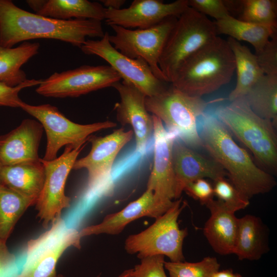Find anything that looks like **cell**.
Listing matches in <instances>:
<instances>
[{
  "label": "cell",
  "mask_w": 277,
  "mask_h": 277,
  "mask_svg": "<svg viewBox=\"0 0 277 277\" xmlns=\"http://www.w3.org/2000/svg\"><path fill=\"white\" fill-rule=\"evenodd\" d=\"M101 21L58 20L20 8L10 0H0V46L12 48L34 39H57L80 48L87 37L102 38Z\"/></svg>",
  "instance_id": "obj_1"
},
{
  "label": "cell",
  "mask_w": 277,
  "mask_h": 277,
  "mask_svg": "<svg viewBox=\"0 0 277 277\" xmlns=\"http://www.w3.org/2000/svg\"><path fill=\"white\" fill-rule=\"evenodd\" d=\"M199 135L201 145L225 170L230 183L245 197L249 200L255 195L268 192L275 186L273 176L254 163L218 119L207 118Z\"/></svg>",
  "instance_id": "obj_2"
},
{
  "label": "cell",
  "mask_w": 277,
  "mask_h": 277,
  "mask_svg": "<svg viewBox=\"0 0 277 277\" xmlns=\"http://www.w3.org/2000/svg\"><path fill=\"white\" fill-rule=\"evenodd\" d=\"M235 70L227 41L217 36L182 64L170 84L185 93L202 97L228 84Z\"/></svg>",
  "instance_id": "obj_3"
},
{
  "label": "cell",
  "mask_w": 277,
  "mask_h": 277,
  "mask_svg": "<svg viewBox=\"0 0 277 277\" xmlns=\"http://www.w3.org/2000/svg\"><path fill=\"white\" fill-rule=\"evenodd\" d=\"M217 119L252 153L261 168L277 171L276 126L257 115L245 97L236 99L218 109Z\"/></svg>",
  "instance_id": "obj_4"
},
{
  "label": "cell",
  "mask_w": 277,
  "mask_h": 277,
  "mask_svg": "<svg viewBox=\"0 0 277 277\" xmlns=\"http://www.w3.org/2000/svg\"><path fill=\"white\" fill-rule=\"evenodd\" d=\"M217 36L214 23L189 7L177 17L160 58L166 81L171 83L182 64Z\"/></svg>",
  "instance_id": "obj_5"
},
{
  "label": "cell",
  "mask_w": 277,
  "mask_h": 277,
  "mask_svg": "<svg viewBox=\"0 0 277 277\" xmlns=\"http://www.w3.org/2000/svg\"><path fill=\"white\" fill-rule=\"evenodd\" d=\"M181 203L182 199L173 201L172 206L155 219L151 226L138 233L129 235L125 243L127 252L136 254L140 259L163 255L169 258L171 262L184 261L183 244L188 235V230L180 228L177 219L187 203Z\"/></svg>",
  "instance_id": "obj_6"
},
{
  "label": "cell",
  "mask_w": 277,
  "mask_h": 277,
  "mask_svg": "<svg viewBox=\"0 0 277 277\" xmlns=\"http://www.w3.org/2000/svg\"><path fill=\"white\" fill-rule=\"evenodd\" d=\"M145 105L149 113L177 131L184 141L193 145H201L196 121L207 106L202 97L185 93L171 84L156 95L146 96Z\"/></svg>",
  "instance_id": "obj_7"
},
{
  "label": "cell",
  "mask_w": 277,
  "mask_h": 277,
  "mask_svg": "<svg viewBox=\"0 0 277 277\" xmlns=\"http://www.w3.org/2000/svg\"><path fill=\"white\" fill-rule=\"evenodd\" d=\"M81 239L79 231L59 218L49 229L27 242L25 261L17 277H55L63 253L70 247L80 249Z\"/></svg>",
  "instance_id": "obj_8"
},
{
  "label": "cell",
  "mask_w": 277,
  "mask_h": 277,
  "mask_svg": "<svg viewBox=\"0 0 277 277\" xmlns=\"http://www.w3.org/2000/svg\"><path fill=\"white\" fill-rule=\"evenodd\" d=\"M19 108L37 119L45 131L47 145L42 159L45 161L56 159L58 151L64 146H82L92 133L116 125L109 121L86 125L77 124L67 118L56 107L49 104L32 105L23 101Z\"/></svg>",
  "instance_id": "obj_9"
},
{
  "label": "cell",
  "mask_w": 277,
  "mask_h": 277,
  "mask_svg": "<svg viewBox=\"0 0 277 277\" xmlns=\"http://www.w3.org/2000/svg\"><path fill=\"white\" fill-rule=\"evenodd\" d=\"M177 18L175 17L168 18L146 29H131L111 26L114 33L109 34V40L113 46L124 55L132 58L143 60L156 77L166 82L160 68L159 61Z\"/></svg>",
  "instance_id": "obj_10"
},
{
  "label": "cell",
  "mask_w": 277,
  "mask_h": 277,
  "mask_svg": "<svg viewBox=\"0 0 277 277\" xmlns=\"http://www.w3.org/2000/svg\"><path fill=\"white\" fill-rule=\"evenodd\" d=\"M84 146L74 148L66 146L58 157L51 161L41 159L45 177L42 190L35 205L37 216L45 228L61 217L62 211L70 206V198L65 193L66 182Z\"/></svg>",
  "instance_id": "obj_11"
},
{
  "label": "cell",
  "mask_w": 277,
  "mask_h": 277,
  "mask_svg": "<svg viewBox=\"0 0 277 277\" xmlns=\"http://www.w3.org/2000/svg\"><path fill=\"white\" fill-rule=\"evenodd\" d=\"M122 80L110 66L83 65L54 72L42 80L36 89L39 95L50 97H78L101 89L112 87Z\"/></svg>",
  "instance_id": "obj_12"
},
{
  "label": "cell",
  "mask_w": 277,
  "mask_h": 277,
  "mask_svg": "<svg viewBox=\"0 0 277 277\" xmlns=\"http://www.w3.org/2000/svg\"><path fill=\"white\" fill-rule=\"evenodd\" d=\"M86 54L99 56L107 62L121 76L150 97L160 93L169 83L156 77L149 66L142 58H132L117 50L109 40L106 32L100 39H87L80 48Z\"/></svg>",
  "instance_id": "obj_13"
},
{
  "label": "cell",
  "mask_w": 277,
  "mask_h": 277,
  "mask_svg": "<svg viewBox=\"0 0 277 277\" xmlns=\"http://www.w3.org/2000/svg\"><path fill=\"white\" fill-rule=\"evenodd\" d=\"M132 130L125 131L118 129L105 136L91 135L89 153L75 162L73 169H85L88 172V191L94 192L109 178L114 162L121 150L132 139Z\"/></svg>",
  "instance_id": "obj_14"
},
{
  "label": "cell",
  "mask_w": 277,
  "mask_h": 277,
  "mask_svg": "<svg viewBox=\"0 0 277 277\" xmlns=\"http://www.w3.org/2000/svg\"><path fill=\"white\" fill-rule=\"evenodd\" d=\"M154 157L147 189L153 192L156 203L168 210L174 199L175 176L172 148L174 138L166 130L162 121L154 115Z\"/></svg>",
  "instance_id": "obj_15"
},
{
  "label": "cell",
  "mask_w": 277,
  "mask_h": 277,
  "mask_svg": "<svg viewBox=\"0 0 277 277\" xmlns=\"http://www.w3.org/2000/svg\"><path fill=\"white\" fill-rule=\"evenodd\" d=\"M189 7L188 0L169 3L159 0H134L126 8L106 9L104 20L110 26L146 29L168 18L179 17Z\"/></svg>",
  "instance_id": "obj_16"
},
{
  "label": "cell",
  "mask_w": 277,
  "mask_h": 277,
  "mask_svg": "<svg viewBox=\"0 0 277 277\" xmlns=\"http://www.w3.org/2000/svg\"><path fill=\"white\" fill-rule=\"evenodd\" d=\"M119 94L120 101L114 106L116 118L122 125L132 128L136 142V151L143 152L153 133L152 115L147 111L146 96L132 84L124 81L112 86Z\"/></svg>",
  "instance_id": "obj_17"
},
{
  "label": "cell",
  "mask_w": 277,
  "mask_h": 277,
  "mask_svg": "<svg viewBox=\"0 0 277 277\" xmlns=\"http://www.w3.org/2000/svg\"><path fill=\"white\" fill-rule=\"evenodd\" d=\"M172 160L175 200L180 197L188 185L196 180L207 177L214 182L227 175L215 160L201 155L178 141L174 142Z\"/></svg>",
  "instance_id": "obj_18"
},
{
  "label": "cell",
  "mask_w": 277,
  "mask_h": 277,
  "mask_svg": "<svg viewBox=\"0 0 277 277\" xmlns=\"http://www.w3.org/2000/svg\"><path fill=\"white\" fill-rule=\"evenodd\" d=\"M43 127L37 121L25 119L14 129L0 136L2 165L36 162Z\"/></svg>",
  "instance_id": "obj_19"
},
{
  "label": "cell",
  "mask_w": 277,
  "mask_h": 277,
  "mask_svg": "<svg viewBox=\"0 0 277 277\" xmlns=\"http://www.w3.org/2000/svg\"><path fill=\"white\" fill-rule=\"evenodd\" d=\"M167 210L155 202L152 191L146 189L137 199L120 211L110 213L96 225L87 226L79 231L81 238L91 235L120 234L129 223L143 217L156 219Z\"/></svg>",
  "instance_id": "obj_20"
},
{
  "label": "cell",
  "mask_w": 277,
  "mask_h": 277,
  "mask_svg": "<svg viewBox=\"0 0 277 277\" xmlns=\"http://www.w3.org/2000/svg\"><path fill=\"white\" fill-rule=\"evenodd\" d=\"M205 205L210 212L204 234L212 249L221 255L233 253L238 228L235 211L223 202L213 199Z\"/></svg>",
  "instance_id": "obj_21"
},
{
  "label": "cell",
  "mask_w": 277,
  "mask_h": 277,
  "mask_svg": "<svg viewBox=\"0 0 277 277\" xmlns=\"http://www.w3.org/2000/svg\"><path fill=\"white\" fill-rule=\"evenodd\" d=\"M35 13L58 20H104L106 8L98 2L87 0H28Z\"/></svg>",
  "instance_id": "obj_22"
},
{
  "label": "cell",
  "mask_w": 277,
  "mask_h": 277,
  "mask_svg": "<svg viewBox=\"0 0 277 277\" xmlns=\"http://www.w3.org/2000/svg\"><path fill=\"white\" fill-rule=\"evenodd\" d=\"M45 169L41 162L2 165L0 183L35 204L42 190Z\"/></svg>",
  "instance_id": "obj_23"
},
{
  "label": "cell",
  "mask_w": 277,
  "mask_h": 277,
  "mask_svg": "<svg viewBox=\"0 0 277 277\" xmlns=\"http://www.w3.org/2000/svg\"><path fill=\"white\" fill-rule=\"evenodd\" d=\"M265 229L259 217L247 214L238 218L233 253L240 260H257L267 251Z\"/></svg>",
  "instance_id": "obj_24"
},
{
  "label": "cell",
  "mask_w": 277,
  "mask_h": 277,
  "mask_svg": "<svg viewBox=\"0 0 277 277\" xmlns=\"http://www.w3.org/2000/svg\"><path fill=\"white\" fill-rule=\"evenodd\" d=\"M227 41L234 55L237 74L235 87L228 96L232 102L245 96L264 74L256 55L247 47L231 37Z\"/></svg>",
  "instance_id": "obj_25"
},
{
  "label": "cell",
  "mask_w": 277,
  "mask_h": 277,
  "mask_svg": "<svg viewBox=\"0 0 277 277\" xmlns=\"http://www.w3.org/2000/svg\"><path fill=\"white\" fill-rule=\"evenodd\" d=\"M214 23L217 34L229 35L238 42H247L253 47L255 53L261 51L268 41L276 35L277 26L249 23L231 15Z\"/></svg>",
  "instance_id": "obj_26"
},
{
  "label": "cell",
  "mask_w": 277,
  "mask_h": 277,
  "mask_svg": "<svg viewBox=\"0 0 277 277\" xmlns=\"http://www.w3.org/2000/svg\"><path fill=\"white\" fill-rule=\"evenodd\" d=\"M37 42H24L16 47L0 46V82L15 87L27 80L21 67L38 52Z\"/></svg>",
  "instance_id": "obj_27"
},
{
  "label": "cell",
  "mask_w": 277,
  "mask_h": 277,
  "mask_svg": "<svg viewBox=\"0 0 277 277\" xmlns=\"http://www.w3.org/2000/svg\"><path fill=\"white\" fill-rule=\"evenodd\" d=\"M259 116L277 124V75L264 74L244 96Z\"/></svg>",
  "instance_id": "obj_28"
},
{
  "label": "cell",
  "mask_w": 277,
  "mask_h": 277,
  "mask_svg": "<svg viewBox=\"0 0 277 277\" xmlns=\"http://www.w3.org/2000/svg\"><path fill=\"white\" fill-rule=\"evenodd\" d=\"M35 203L0 184V240L6 243L16 223Z\"/></svg>",
  "instance_id": "obj_29"
},
{
  "label": "cell",
  "mask_w": 277,
  "mask_h": 277,
  "mask_svg": "<svg viewBox=\"0 0 277 277\" xmlns=\"http://www.w3.org/2000/svg\"><path fill=\"white\" fill-rule=\"evenodd\" d=\"M276 12V1L242 0L238 19L256 24L277 26Z\"/></svg>",
  "instance_id": "obj_30"
},
{
  "label": "cell",
  "mask_w": 277,
  "mask_h": 277,
  "mask_svg": "<svg viewBox=\"0 0 277 277\" xmlns=\"http://www.w3.org/2000/svg\"><path fill=\"white\" fill-rule=\"evenodd\" d=\"M220 267L216 258L211 256L197 262H164V267L170 277H212Z\"/></svg>",
  "instance_id": "obj_31"
},
{
  "label": "cell",
  "mask_w": 277,
  "mask_h": 277,
  "mask_svg": "<svg viewBox=\"0 0 277 277\" xmlns=\"http://www.w3.org/2000/svg\"><path fill=\"white\" fill-rule=\"evenodd\" d=\"M214 195L235 212L246 208L249 199L243 196L230 183L224 178L214 181Z\"/></svg>",
  "instance_id": "obj_32"
},
{
  "label": "cell",
  "mask_w": 277,
  "mask_h": 277,
  "mask_svg": "<svg viewBox=\"0 0 277 277\" xmlns=\"http://www.w3.org/2000/svg\"><path fill=\"white\" fill-rule=\"evenodd\" d=\"M163 255H155L141 259L133 269L132 277H167L164 270Z\"/></svg>",
  "instance_id": "obj_33"
},
{
  "label": "cell",
  "mask_w": 277,
  "mask_h": 277,
  "mask_svg": "<svg viewBox=\"0 0 277 277\" xmlns=\"http://www.w3.org/2000/svg\"><path fill=\"white\" fill-rule=\"evenodd\" d=\"M42 80H27L15 87L9 86L0 82V106L20 107L23 101L19 97V92L23 89L39 85Z\"/></svg>",
  "instance_id": "obj_34"
},
{
  "label": "cell",
  "mask_w": 277,
  "mask_h": 277,
  "mask_svg": "<svg viewBox=\"0 0 277 277\" xmlns=\"http://www.w3.org/2000/svg\"><path fill=\"white\" fill-rule=\"evenodd\" d=\"M255 54L264 74L277 75V35L272 37L263 49Z\"/></svg>",
  "instance_id": "obj_35"
},
{
  "label": "cell",
  "mask_w": 277,
  "mask_h": 277,
  "mask_svg": "<svg viewBox=\"0 0 277 277\" xmlns=\"http://www.w3.org/2000/svg\"><path fill=\"white\" fill-rule=\"evenodd\" d=\"M189 7L206 16L219 21L229 15L230 13L222 0H188Z\"/></svg>",
  "instance_id": "obj_36"
},
{
  "label": "cell",
  "mask_w": 277,
  "mask_h": 277,
  "mask_svg": "<svg viewBox=\"0 0 277 277\" xmlns=\"http://www.w3.org/2000/svg\"><path fill=\"white\" fill-rule=\"evenodd\" d=\"M16 255L11 252L5 243L0 240V277H17L20 272Z\"/></svg>",
  "instance_id": "obj_37"
},
{
  "label": "cell",
  "mask_w": 277,
  "mask_h": 277,
  "mask_svg": "<svg viewBox=\"0 0 277 277\" xmlns=\"http://www.w3.org/2000/svg\"><path fill=\"white\" fill-rule=\"evenodd\" d=\"M184 191L191 197L205 205L214 196L213 188L211 184L204 179L195 180L188 185Z\"/></svg>",
  "instance_id": "obj_38"
},
{
  "label": "cell",
  "mask_w": 277,
  "mask_h": 277,
  "mask_svg": "<svg viewBox=\"0 0 277 277\" xmlns=\"http://www.w3.org/2000/svg\"><path fill=\"white\" fill-rule=\"evenodd\" d=\"M124 0H102L101 3L106 9H120L125 4Z\"/></svg>",
  "instance_id": "obj_39"
},
{
  "label": "cell",
  "mask_w": 277,
  "mask_h": 277,
  "mask_svg": "<svg viewBox=\"0 0 277 277\" xmlns=\"http://www.w3.org/2000/svg\"><path fill=\"white\" fill-rule=\"evenodd\" d=\"M212 277H242V276L239 273H234L231 269H226L218 270Z\"/></svg>",
  "instance_id": "obj_40"
},
{
  "label": "cell",
  "mask_w": 277,
  "mask_h": 277,
  "mask_svg": "<svg viewBox=\"0 0 277 277\" xmlns=\"http://www.w3.org/2000/svg\"><path fill=\"white\" fill-rule=\"evenodd\" d=\"M133 269L126 270L123 272L118 277H132Z\"/></svg>",
  "instance_id": "obj_41"
},
{
  "label": "cell",
  "mask_w": 277,
  "mask_h": 277,
  "mask_svg": "<svg viewBox=\"0 0 277 277\" xmlns=\"http://www.w3.org/2000/svg\"><path fill=\"white\" fill-rule=\"evenodd\" d=\"M55 277H64V276L61 275H56ZM97 277H99V276H97Z\"/></svg>",
  "instance_id": "obj_42"
},
{
  "label": "cell",
  "mask_w": 277,
  "mask_h": 277,
  "mask_svg": "<svg viewBox=\"0 0 277 277\" xmlns=\"http://www.w3.org/2000/svg\"><path fill=\"white\" fill-rule=\"evenodd\" d=\"M2 166V164H1V162H0V167H1ZM0 184H1V183H0Z\"/></svg>",
  "instance_id": "obj_43"
}]
</instances>
